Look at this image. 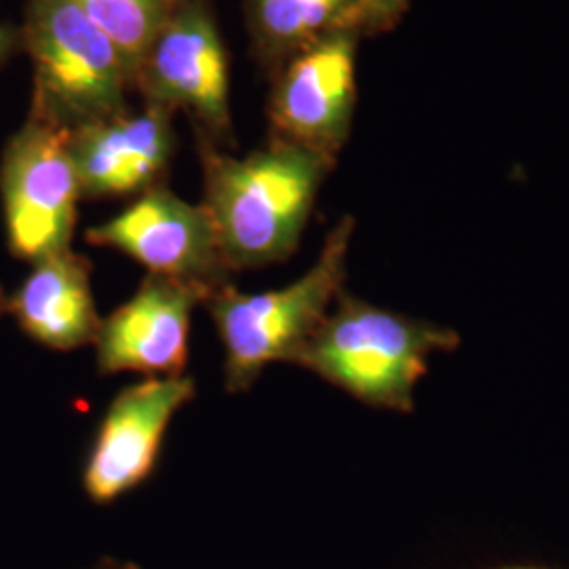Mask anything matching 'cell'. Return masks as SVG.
<instances>
[{
  "mask_svg": "<svg viewBox=\"0 0 569 569\" xmlns=\"http://www.w3.org/2000/svg\"><path fill=\"white\" fill-rule=\"evenodd\" d=\"M203 207L230 272L284 262L300 244L319 190L336 161L268 140L243 159L197 136Z\"/></svg>",
  "mask_w": 569,
  "mask_h": 569,
  "instance_id": "obj_1",
  "label": "cell"
},
{
  "mask_svg": "<svg viewBox=\"0 0 569 569\" xmlns=\"http://www.w3.org/2000/svg\"><path fill=\"white\" fill-rule=\"evenodd\" d=\"M458 336L407 319L342 291L336 310L291 359L367 406L411 411L413 392L432 352H448Z\"/></svg>",
  "mask_w": 569,
  "mask_h": 569,
  "instance_id": "obj_2",
  "label": "cell"
},
{
  "mask_svg": "<svg viewBox=\"0 0 569 569\" xmlns=\"http://www.w3.org/2000/svg\"><path fill=\"white\" fill-rule=\"evenodd\" d=\"M352 234L355 220L345 216L329 230L317 262L298 281L262 293H241L228 283L204 302L224 346L228 392L249 390L270 363H291L323 323L329 306L345 291Z\"/></svg>",
  "mask_w": 569,
  "mask_h": 569,
  "instance_id": "obj_3",
  "label": "cell"
},
{
  "mask_svg": "<svg viewBox=\"0 0 569 569\" xmlns=\"http://www.w3.org/2000/svg\"><path fill=\"white\" fill-rule=\"evenodd\" d=\"M20 32L34 68L30 110L74 131L131 108L121 51L79 0H26Z\"/></svg>",
  "mask_w": 569,
  "mask_h": 569,
  "instance_id": "obj_4",
  "label": "cell"
},
{
  "mask_svg": "<svg viewBox=\"0 0 569 569\" xmlns=\"http://www.w3.org/2000/svg\"><path fill=\"white\" fill-rule=\"evenodd\" d=\"M143 103L183 112L194 133L218 148L234 146L230 58L213 0H180L148 42L133 72Z\"/></svg>",
  "mask_w": 569,
  "mask_h": 569,
  "instance_id": "obj_5",
  "label": "cell"
},
{
  "mask_svg": "<svg viewBox=\"0 0 569 569\" xmlns=\"http://www.w3.org/2000/svg\"><path fill=\"white\" fill-rule=\"evenodd\" d=\"M0 201L13 258L34 264L70 249L82 201L70 129L28 112L2 152Z\"/></svg>",
  "mask_w": 569,
  "mask_h": 569,
  "instance_id": "obj_6",
  "label": "cell"
},
{
  "mask_svg": "<svg viewBox=\"0 0 569 569\" xmlns=\"http://www.w3.org/2000/svg\"><path fill=\"white\" fill-rule=\"evenodd\" d=\"M363 34L340 30L310 44L270 77L268 140L293 143L329 161L342 152L357 110V56Z\"/></svg>",
  "mask_w": 569,
  "mask_h": 569,
  "instance_id": "obj_7",
  "label": "cell"
},
{
  "mask_svg": "<svg viewBox=\"0 0 569 569\" xmlns=\"http://www.w3.org/2000/svg\"><path fill=\"white\" fill-rule=\"evenodd\" d=\"M84 241L121 251L148 274L203 287L211 296L230 283L213 222L203 204L183 201L164 183L84 232Z\"/></svg>",
  "mask_w": 569,
  "mask_h": 569,
  "instance_id": "obj_8",
  "label": "cell"
},
{
  "mask_svg": "<svg viewBox=\"0 0 569 569\" xmlns=\"http://www.w3.org/2000/svg\"><path fill=\"white\" fill-rule=\"evenodd\" d=\"M197 397L190 376L148 378L127 387L103 416L82 470L91 502L112 505L157 468L173 416Z\"/></svg>",
  "mask_w": 569,
  "mask_h": 569,
  "instance_id": "obj_9",
  "label": "cell"
},
{
  "mask_svg": "<svg viewBox=\"0 0 569 569\" xmlns=\"http://www.w3.org/2000/svg\"><path fill=\"white\" fill-rule=\"evenodd\" d=\"M209 298L211 293L203 287L146 274L138 291L102 319L93 342L98 371L103 376H183L192 310Z\"/></svg>",
  "mask_w": 569,
  "mask_h": 569,
  "instance_id": "obj_10",
  "label": "cell"
},
{
  "mask_svg": "<svg viewBox=\"0 0 569 569\" xmlns=\"http://www.w3.org/2000/svg\"><path fill=\"white\" fill-rule=\"evenodd\" d=\"M173 112L143 103L70 131L82 201L129 199L164 183L178 138Z\"/></svg>",
  "mask_w": 569,
  "mask_h": 569,
  "instance_id": "obj_11",
  "label": "cell"
},
{
  "mask_svg": "<svg viewBox=\"0 0 569 569\" xmlns=\"http://www.w3.org/2000/svg\"><path fill=\"white\" fill-rule=\"evenodd\" d=\"M7 310L30 340L63 352L93 345L102 326L91 264L72 247L34 262Z\"/></svg>",
  "mask_w": 569,
  "mask_h": 569,
  "instance_id": "obj_12",
  "label": "cell"
},
{
  "mask_svg": "<svg viewBox=\"0 0 569 569\" xmlns=\"http://www.w3.org/2000/svg\"><path fill=\"white\" fill-rule=\"evenodd\" d=\"M244 26L251 56L274 77L293 56L329 34L361 32V0H244Z\"/></svg>",
  "mask_w": 569,
  "mask_h": 569,
  "instance_id": "obj_13",
  "label": "cell"
},
{
  "mask_svg": "<svg viewBox=\"0 0 569 569\" xmlns=\"http://www.w3.org/2000/svg\"><path fill=\"white\" fill-rule=\"evenodd\" d=\"M178 2L180 0H79L87 16L119 47L131 72V82L148 42L152 41Z\"/></svg>",
  "mask_w": 569,
  "mask_h": 569,
  "instance_id": "obj_14",
  "label": "cell"
},
{
  "mask_svg": "<svg viewBox=\"0 0 569 569\" xmlns=\"http://www.w3.org/2000/svg\"><path fill=\"white\" fill-rule=\"evenodd\" d=\"M411 0H361L363 37L387 34L406 18Z\"/></svg>",
  "mask_w": 569,
  "mask_h": 569,
  "instance_id": "obj_15",
  "label": "cell"
},
{
  "mask_svg": "<svg viewBox=\"0 0 569 569\" xmlns=\"http://www.w3.org/2000/svg\"><path fill=\"white\" fill-rule=\"evenodd\" d=\"M21 49V32L18 26L0 21V66H4Z\"/></svg>",
  "mask_w": 569,
  "mask_h": 569,
  "instance_id": "obj_16",
  "label": "cell"
},
{
  "mask_svg": "<svg viewBox=\"0 0 569 569\" xmlns=\"http://www.w3.org/2000/svg\"><path fill=\"white\" fill-rule=\"evenodd\" d=\"M87 569H142L138 568V566H133V563H127V561H117V559H102V561H98L96 566H91V568Z\"/></svg>",
  "mask_w": 569,
  "mask_h": 569,
  "instance_id": "obj_17",
  "label": "cell"
},
{
  "mask_svg": "<svg viewBox=\"0 0 569 569\" xmlns=\"http://www.w3.org/2000/svg\"><path fill=\"white\" fill-rule=\"evenodd\" d=\"M7 310V298H4V293H2V287H0V315Z\"/></svg>",
  "mask_w": 569,
  "mask_h": 569,
  "instance_id": "obj_18",
  "label": "cell"
},
{
  "mask_svg": "<svg viewBox=\"0 0 569 569\" xmlns=\"http://www.w3.org/2000/svg\"><path fill=\"white\" fill-rule=\"evenodd\" d=\"M502 569H549V568H529V566H515V568H502Z\"/></svg>",
  "mask_w": 569,
  "mask_h": 569,
  "instance_id": "obj_19",
  "label": "cell"
}]
</instances>
